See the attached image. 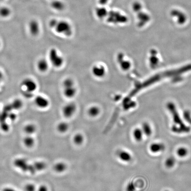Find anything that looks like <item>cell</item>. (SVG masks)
I'll list each match as a JSON object with an SVG mask.
<instances>
[{
	"instance_id": "6da1fadb",
	"label": "cell",
	"mask_w": 191,
	"mask_h": 191,
	"mask_svg": "<svg viewBox=\"0 0 191 191\" xmlns=\"http://www.w3.org/2000/svg\"><path fill=\"white\" fill-rule=\"evenodd\" d=\"M49 25L50 28L54 29L56 33L65 37H71L73 34L71 25L66 21L52 19L49 21Z\"/></svg>"
},
{
	"instance_id": "7a4b0ae2",
	"label": "cell",
	"mask_w": 191,
	"mask_h": 191,
	"mask_svg": "<svg viewBox=\"0 0 191 191\" xmlns=\"http://www.w3.org/2000/svg\"><path fill=\"white\" fill-rule=\"evenodd\" d=\"M132 9L137 14L138 25L140 27L145 25L150 21V15L146 12H144L142 5L141 3L138 2L134 3L132 5Z\"/></svg>"
},
{
	"instance_id": "3957f363",
	"label": "cell",
	"mask_w": 191,
	"mask_h": 191,
	"mask_svg": "<svg viewBox=\"0 0 191 191\" xmlns=\"http://www.w3.org/2000/svg\"><path fill=\"white\" fill-rule=\"evenodd\" d=\"M63 95L68 99H72L75 97L77 92L74 79L70 77L65 78L62 83Z\"/></svg>"
},
{
	"instance_id": "277c9868",
	"label": "cell",
	"mask_w": 191,
	"mask_h": 191,
	"mask_svg": "<svg viewBox=\"0 0 191 191\" xmlns=\"http://www.w3.org/2000/svg\"><path fill=\"white\" fill-rule=\"evenodd\" d=\"M170 110L173 118L174 123L175 124L172 127L173 132L177 134L186 133L189 132L191 130L190 128L184 124L176 110L172 108Z\"/></svg>"
},
{
	"instance_id": "5b68a950",
	"label": "cell",
	"mask_w": 191,
	"mask_h": 191,
	"mask_svg": "<svg viewBox=\"0 0 191 191\" xmlns=\"http://www.w3.org/2000/svg\"><path fill=\"white\" fill-rule=\"evenodd\" d=\"M48 58L50 64L55 68H60L64 65V58L55 48H51L49 50Z\"/></svg>"
},
{
	"instance_id": "8992f818",
	"label": "cell",
	"mask_w": 191,
	"mask_h": 191,
	"mask_svg": "<svg viewBox=\"0 0 191 191\" xmlns=\"http://www.w3.org/2000/svg\"><path fill=\"white\" fill-rule=\"evenodd\" d=\"M91 73L94 77L101 79L105 77L107 73L106 68L101 63H96L92 66Z\"/></svg>"
},
{
	"instance_id": "52a82bcc",
	"label": "cell",
	"mask_w": 191,
	"mask_h": 191,
	"mask_svg": "<svg viewBox=\"0 0 191 191\" xmlns=\"http://www.w3.org/2000/svg\"><path fill=\"white\" fill-rule=\"evenodd\" d=\"M77 109L76 103L73 102H68L62 107V114L66 118H70L75 114Z\"/></svg>"
},
{
	"instance_id": "ba28073f",
	"label": "cell",
	"mask_w": 191,
	"mask_h": 191,
	"mask_svg": "<svg viewBox=\"0 0 191 191\" xmlns=\"http://www.w3.org/2000/svg\"><path fill=\"white\" fill-rule=\"evenodd\" d=\"M21 86L24 88V91L33 93L37 90V82L31 78H25L21 81Z\"/></svg>"
},
{
	"instance_id": "9c48e42d",
	"label": "cell",
	"mask_w": 191,
	"mask_h": 191,
	"mask_svg": "<svg viewBox=\"0 0 191 191\" xmlns=\"http://www.w3.org/2000/svg\"><path fill=\"white\" fill-rule=\"evenodd\" d=\"M170 15L173 18L176 19L179 24H185L187 20V16L183 11L178 9H173L170 12Z\"/></svg>"
},
{
	"instance_id": "30bf717a",
	"label": "cell",
	"mask_w": 191,
	"mask_h": 191,
	"mask_svg": "<svg viewBox=\"0 0 191 191\" xmlns=\"http://www.w3.org/2000/svg\"><path fill=\"white\" fill-rule=\"evenodd\" d=\"M117 62L119 67L123 71L128 70L131 66L130 61L126 59L124 53L121 52L117 55Z\"/></svg>"
},
{
	"instance_id": "8fae6325",
	"label": "cell",
	"mask_w": 191,
	"mask_h": 191,
	"mask_svg": "<svg viewBox=\"0 0 191 191\" xmlns=\"http://www.w3.org/2000/svg\"><path fill=\"white\" fill-rule=\"evenodd\" d=\"M29 31L31 36L36 37L38 36L41 32V27H40L39 22L35 20L32 19L29 22Z\"/></svg>"
},
{
	"instance_id": "7c38bea8",
	"label": "cell",
	"mask_w": 191,
	"mask_h": 191,
	"mask_svg": "<svg viewBox=\"0 0 191 191\" xmlns=\"http://www.w3.org/2000/svg\"><path fill=\"white\" fill-rule=\"evenodd\" d=\"M34 103L36 106L41 109H45L50 105L49 99L42 95H38L34 99Z\"/></svg>"
},
{
	"instance_id": "4fadbf2b",
	"label": "cell",
	"mask_w": 191,
	"mask_h": 191,
	"mask_svg": "<svg viewBox=\"0 0 191 191\" xmlns=\"http://www.w3.org/2000/svg\"><path fill=\"white\" fill-rule=\"evenodd\" d=\"M50 63L47 59L42 58L39 59L37 62V69L41 73H45L49 69Z\"/></svg>"
},
{
	"instance_id": "5bb4252c",
	"label": "cell",
	"mask_w": 191,
	"mask_h": 191,
	"mask_svg": "<svg viewBox=\"0 0 191 191\" xmlns=\"http://www.w3.org/2000/svg\"><path fill=\"white\" fill-rule=\"evenodd\" d=\"M165 149V146L161 143H153L150 146V150L154 154L158 153L163 151Z\"/></svg>"
},
{
	"instance_id": "9a60e30c",
	"label": "cell",
	"mask_w": 191,
	"mask_h": 191,
	"mask_svg": "<svg viewBox=\"0 0 191 191\" xmlns=\"http://www.w3.org/2000/svg\"><path fill=\"white\" fill-rule=\"evenodd\" d=\"M118 157L122 161L126 162H130L132 159L131 154L128 152L124 150H119L118 153Z\"/></svg>"
},
{
	"instance_id": "2e32d148",
	"label": "cell",
	"mask_w": 191,
	"mask_h": 191,
	"mask_svg": "<svg viewBox=\"0 0 191 191\" xmlns=\"http://www.w3.org/2000/svg\"><path fill=\"white\" fill-rule=\"evenodd\" d=\"M100 112V109L98 106L92 105L88 108L87 113L89 116L96 117L98 116Z\"/></svg>"
},
{
	"instance_id": "e0dca14e",
	"label": "cell",
	"mask_w": 191,
	"mask_h": 191,
	"mask_svg": "<svg viewBox=\"0 0 191 191\" xmlns=\"http://www.w3.org/2000/svg\"><path fill=\"white\" fill-rule=\"evenodd\" d=\"M23 143L26 147H33L35 143V139L30 135H28L24 138L23 141Z\"/></svg>"
},
{
	"instance_id": "ac0fdd59",
	"label": "cell",
	"mask_w": 191,
	"mask_h": 191,
	"mask_svg": "<svg viewBox=\"0 0 191 191\" xmlns=\"http://www.w3.org/2000/svg\"><path fill=\"white\" fill-rule=\"evenodd\" d=\"M143 134L142 129L136 128L133 131L134 138L137 142H140L142 140Z\"/></svg>"
},
{
	"instance_id": "d6986e66",
	"label": "cell",
	"mask_w": 191,
	"mask_h": 191,
	"mask_svg": "<svg viewBox=\"0 0 191 191\" xmlns=\"http://www.w3.org/2000/svg\"><path fill=\"white\" fill-rule=\"evenodd\" d=\"M37 127L36 125L32 123H29L25 126L24 128V131L27 135H31L36 132Z\"/></svg>"
},
{
	"instance_id": "ffe728a7",
	"label": "cell",
	"mask_w": 191,
	"mask_h": 191,
	"mask_svg": "<svg viewBox=\"0 0 191 191\" xmlns=\"http://www.w3.org/2000/svg\"><path fill=\"white\" fill-rule=\"evenodd\" d=\"M11 10L7 6L0 7V17L2 18H7L10 16Z\"/></svg>"
},
{
	"instance_id": "44dd1931",
	"label": "cell",
	"mask_w": 191,
	"mask_h": 191,
	"mask_svg": "<svg viewBox=\"0 0 191 191\" xmlns=\"http://www.w3.org/2000/svg\"><path fill=\"white\" fill-rule=\"evenodd\" d=\"M51 6L54 10L57 11L62 10L64 8V4L59 0H54L51 3Z\"/></svg>"
},
{
	"instance_id": "7402d4cb",
	"label": "cell",
	"mask_w": 191,
	"mask_h": 191,
	"mask_svg": "<svg viewBox=\"0 0 191 191\" xmlns=\"http://www.w3.org/2000/svg\"><path fill=\"white\" fill-rule=\"evenodd\" d=\"M142 130L143 134L146 136H150L152 133L150 126L147 123H144L142 127Z\"/></svg>"
},
{
	"instance_id": "603a6c76",
	"label": "cell",
	"mask_w": 191,
	"mask_h": 191,
	"mask_svg": "<svg viewBox=\"0 0 191 191\" xmlns=\"http://www.w3.org/2000/svg\"><path fill=\"white\" fill-rule=\"evenodd\" d=\"M10 103L14 110H20L23 106V102L20 99H14L13 102Z\"/></svg>"
},
{
	"instance_id": "cb8c5ba5",
	"label": "cell",
	"mask_w": 191,
	"mask_h": 191,
	"mask_svg": "<svg viewBox=\"0 0 191 191\" xmlns=\"http://www.w3.org/2000/svg\"><path fill=\"white\" fill-rule=\"evenodd\" d=\"M6 119H7L6 117L4 115L2 111H0V123L1 124L2 128L4 130L8 131L9 129V126L8 123L7 124Z\"/></svg>"
},
{
	"instance_id": "d4e9b609",
	"label": "cell",
	"mask_w": 191,
	"mask_h": 191,
	"mask_svg": "<svg viewBox=\"0 0 191 191\" xmlns=\"http://www.w3.org/2000/svg\"><path fill=\"white\" fill-rule=\"evenodd\" d=\"M66 164L63 162H58L55 165L54 167V169L56 172L61 173L65 171L66 169Z\"/></svg>"
},
{
	"instance_id": "484cf974",
	"label": "cell",
	"mask_w": 191,
	"mask_h": 191,
	"mask_svg": "<svg viewBox=\"0 0 191 191\" xmlns=\"http://www.w3.org/2000/svg\"><path fill=\"white\" fill-rule=\"evenodd\" d=\"M68 128H69V125L68 123L65 122H60L57 127V130L61 133L66 132L68 130Z\"/></svg>"
},
{
	"instance_id": "4316f807",
	"label": "cell",
	"mask_w": 191,
	"mask_h": 191,
	"mask_svg": "<svg viewBox=\"0 0 191 191\" xmlns=\"http://www.w3.org/2000/svg\"><path fill=\"white\" fill-rule=\"evenodd\" d=\"M177 154L178 156L180 158H185L188 154V150L186 147H179L177 150Z\"/></svg>"
},
{
	"instance_id": "83f0119b",
	"label": "cell",
	"mask_w": 191,
	"mask_h": 191,
	"mask_svg": "<svg viewBox=\"0 0 191 191\" xmlns=\"http://www.w3.org/2000/svg\"><path fill=\"white\" fill-rule=\"evenodd\" d=\"M176 160L174 158L170 157L166 160L165 165L167 168L170 169L173 168L175 164Z\"/></svg>"
},
{
	"instance_id": "f1b7e54d",
	"label": "cell",
	"mask_w": 191,
	"mask_h": 191,
	"mask_svg": "<svg viewBox=\"0 0 191 191\" xmlns=\"http://www.w3.org/2000/svg\"><path fill=\"white\" fill-rule=\"evenodd\" d=\"M74 143L76 145H81L84 141V137L81 134H77L73 138Z\"/></svg>"
},
{
	"instance_id": "f546056e",
	"label": "cell",
	"mask_w": 191,
	"mask_h": 191,
	"mask_svg": "<svg viewBox=\"0 0 191 191\" xmlns=\"http://www.w3.org/2000/svg\"><path fill=\"white\" fill-rule=\"evenodd\" d=\"M25 191H36V186L33 184H27L25 186Z\"/></svg>"
},
{
	"instance_id": "4dcf8cb0",
	"label": "cell",
	"mask_w": 191,
	"mask_h": 191,
	"mask_svg": "<svg viewBox=\"0 0 191 191\" xmlns=\"http://www.w3.org/2000/svg\"><path fill=\"white\" fill-rule=\"evenodd\" d=\"M126 190V191H135V187L134 184L132 182L129 183L127 185Z\"/></svg>"
},
{
	"instance_id": "1f68e13d",
	"label": "cell",
	"mask_w": 191,
	"mask_h": 191,
	"mask_svg": "<svg viewBox=\"0 0 191 191\" xmlns=\"http://www.w3.org/2000/svg\"><path fill=\"white\" fill-rule=\"evenodd\" d=\"M17 117V115L14 113L13 111L10 112L8 115V119H10L11 121H15Z\"/></svg>"
},
{
	"instance_id": "d6a6232c",
	"label": "cell",
	"mask_w": 191,
	"mask_h": 191,
	"mask_svg": "<svg viewBox=\"0 0 191 191\" xmlns=\"http://www.w3.org/2000/svg\"><path fill=\"white\" fill-rule=\"evenodd\" d=\"M184 117H185V119L186 120V121L191 124V117L189 113H188V112H185L184 114Z\"/></svg>"
},
{
	"instance_id": "836d02e7",
	"label": "cell",
	"mask_w": 191,
	"mask_h": 191,
	"mask_svg": "<svg viewBox=\"0 0 191 191\" xmlns=\"http://www.w3.org/2000/svg\"><path fill=\"white\" fill-rule=\"evenodd\" d=\"M37 191H48V188L46 186L42 185L38 188Z\"/></svg>"
},
{
	"instance_id": "e575fe53",
	"label": "cell",
	"mask_w": 191,
	"mask_h": 191,
	"mask_svg": "<svg viewBox=\"0 0 191 191\" xmlns=\"http://www.w3.org/2000/svg\"><path fill=\"white\" fill-rule=\"evenodd\" d=\"M4 78V74L3 72L0 70V82L2 81V80Z\"/></svg>"
},
{
	"instance_id": "d590c367",
	"label": "cell",
	"mask_w": 191,
	"mask_h": 191,
	"mask_svg": "<svg viewBox=\"0 0 191 191\" xmlns=\"http://www.w3.org/2000/svg\"><path fill=\"white\" fill-rule=\"evenodd\" d=\"M1 41H0V47H1Z\"/></svg>"
},
{
	"instance_id": "8d00e7d4",
	"label": "cell",
	"mask_w": 191,
	"mask_h": 191,
	"mask_svg": "<svg viewBox=\"0 0 191 191\" xmlns=\"http://www.w3.org/2000/svg\"><path fill=\"white\" fill-rule=\"evenodd\" d=\"M4 1V0H0V1Z\"/></svg>"
},
{
	"instance_id": "74e56055",
	"label": "cell",
	"mask_w": 191,
	"mask_h": 191,
	"mask_svg": "<svg viewBox=\"0 0 191 191\" xmlns=\"http://www.w3.org/2000/svg\"></svg>"
},
{
	"instance_id": "f35d334b",
	"label": "cell",
	"mask_w": 191,
	"mask_h": 191,
	"mask_svg": "<svg viewBox=\"0 0 191 191\" xmlns=\"http://www.w3.org/2000/svg\"><path fill=\"white\" fill-rule=\"evenodd\" d=\"M0 83H1V82H0Z\"/></svg>"
}]
</instances>
